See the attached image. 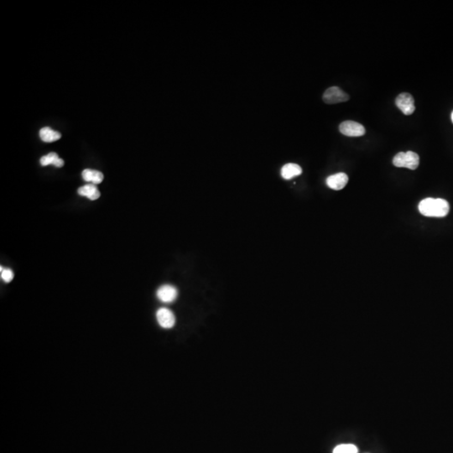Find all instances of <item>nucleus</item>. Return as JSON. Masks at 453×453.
Returning a JSON list of instances; mask_svg holds the SVG:
<instances>
[{
	"mask_svg": "<svg viewBox=\"0 0 453 453\" xmlns=\"http://www.w3.org/2000/svg\"><path fill=\"white\" fill-rule=\"evenodd\" d=\"M419 213L430 218H444L450 211L448 201L441 198H425L419 202Z\"/></svg>",
	"mask_w": 453,
	"mask_h": 453,
	"instance_id": "obj_1",
	"label": "nucleus"
},
{
	"mask_svg": "<svg viewBox=\"0 0 453 453\" xmlns=\"http://www.w3.org/2000/svg\"><path fill=\"white\" fill-rule=\"evenodd\" d=\"M419 163V155L413 151L400 152L393 159V164L396 167L408 168L410 170H415Z\"/></svg>",
	"mask_w": 453,
	"mask_h": 453,
	"instance_id": "obj_2",
	"label": "nucleus"
},
{
	"mask_svg": "<svg viewBox=\"0 0 453 453\" xmlns=\"http://www.w3.org/2000/svg\"><path fill=\"white\" fill-rule=\"evenodd\" d=\"M322 99L325 104H336L349 100V96L339 87H332L326 90Z\"/></svg>",
	"mask_w": 453,
	"mask_h": 453,
	"instance_id": "obj_3",
	"label": "nucleus"
},
{
	"mask_svg": "<svg viewBox=\"0 0 453 453\" xmlns=\"http://www.w3.org/2000/svg\"><path fill=\"white\" fill-rule=\"evenodd\" d=\"M341 134L348 137H360L365 134V129L361 123L354 121H345L339 126Z\"/></svg>",
	"mask_w": 453,
	"mask_h": 453,
	"instance_id": "obj_4",
	"label": "nucleus"
},
{
	"mask_svg": "<svg viewBox=\"0 0 453 453\" xmlns=\"http://www.w3.org/2000/svg\"><path fill=\"white\" fill-rule=\"evenodd\" d=\"M395 104L404 114H412L415 110L414 98L407 92L400 93L395 99Z\"/></svg>",
	"mask_w": 453,
	"mask_h": 453,
	"instance_id": "obj_5",
	"label": "nucleus"
},
{
	"mask_svg": "<svg viewBox=\"0 0 453 453\" xmlns=\"http://www.w3.org/2000/svg\"><path fill=\"white\" fill-rule=\"evenodd\" d=\"M157 322L163 328H171L176 323V317L173 312L167 308H160L156 312Z\"/></svg>",
	"mask_w": 453,
	"mask_h": 453,
	"instance_id": "obj_6",
	"label": "nucleus"
},
{
	"mask_svg": "<svg viewBox=\"0 0 453 453\" xmlns=\"http://www.w3.org/2000/svg\"><path fill=\"white\" fill-rule=\"evenodd\" d=\"M156 295L160 302L171 303L178 297V291L173 285H165L158 289Z\"/></svg>",
	"mask_w": 453,
	"mask_h": 453,
	"instance_id": "obj_7",
	"label": "nucleus"
},
{
	"mask_svg": "<svg viewBox=\"0 0 453 453\" xmlns=\"http://www.w3.org/2000/svg\"><path fill=\"white\" fill-rule=\"evenodd\" d=\"M348 182V176L345 173H338L333 176H328L327 178V185L328 188L335 190L343 189Z\"/></svg>",
	"mask_w": 453,
	"mask_h": 453,
	"instance_id": "obj_8",
	"label": "nucleus"
},
{
	"mask_svg": "<svg viewBox=\"0 0 453 453\" xmlns=\"http://www.w3.org/2000/svg\"><path fill=\"white\" fill-rule=\"evenodd\" d=\"M77 191L80 196H86L92 201H95L100 197V191L97 188V186L94 184L85 185L83 187L79 188Z\"/></svg>",
	"mask_w": 453,
	"mask_h": 453,
	"instance_id": "obj_9",
	"label": "nucleus"
},
{
	"mask_svg": "<svg viewBox=\"0 0 453 453\" xmlns=\"http://www.w3.org/2000/svg\"><path fill=\"white\" fill-rule=\"evenodd\" d=\"M302 173V169L297 164H286L281 169V176L285 180H291Z\"/></svg>",
	"mask_w": 453,
	"mask_h": 453,
	"instance_id": "obj_10",
	"label": "nucleus"
},
{
	"mask_svg": "<svg viewBox=\"0 0 453 453\" xmlns=\"http://www.w3.org/2000/svg\"><path fill=\"white\" fill-rule=\"evenodd\" d=\"M82 178L91 184L98 185L104 181V175L100 171L86 169L82 171Z\"/></svg>",
	"mask_w": 453,
	"mask_h": 453,
	"instance_id": "obj_11",
	"label": "nucleus"
},
{
	"mask_svg": "<svg viewBox=\"0 0 453 453\" xmlns=\"http://www.w3.org/2000/svg\"><path fill=\"white\" fill-rule=\"evenodd\" d=\"M61 134L59 132L50 129L49 127H45L40 129L39 131V137L44 142L52 143L61 139Z\"/></svg>",
	"mask_w": 453,
	"mask_h": 453,
	"instance_id": "obj_12",
	"label": "nucleus"
},
{
	"mask_svg": "<svg viewBox=\"0 0 453 453\" xmlns=\"http://www.w3.org/2000/svg\"><path fill=\"white\" fill-rule=\"evenodd\" d=\"M40 164L43 166L49 165H54L56 167H62L64 165V160L59 158L58 154L55 152H50L45 156L41 157Z\"/></svg>",
	"mask_w": 453,
	"mask_h": 453,
	"instance_id": "obj_13",
	"label": "nucleus"
},
{
	"mask_svg": "<svg viewBox=\"0 0 453 453\" xmlns=\"http://www.w3.org/2000/svg\"><path fill=\"white\" fill-rule=\"evenodd\" d=\"M333 453H358V448L353 444H341L336 447Z\"/></svg>",
	"mask_w": 453,
	"mask_h": 453,
	"instance_id": "obj_14",
	"label": "nucleus"
},
{
	"mask_svg": "<svg viewBox=\"0 0 453 453\" xmlns=\"http://www.w3.org/2000/svg\"><path fill=\"white\" fill-rule=\"evenodd\" d=\"M1 279L6 283L11 282L13 279H14V272L10 268H3L1 266Z\"/></svg>",
	"mask_w": 453,
	"mask_h": 453,
	"instance_id": "obj_15",
	"label": "nucleus"
},
{
	"mask_svg": "<svg viewBox=\"0 0 453 453\" xmlns=\"http://www.w3.org/2000/svg\"><path fill=\"white\" fill-rule=\"evenodd\" d=\"M452 120H453V113H452Z\"/></svg>",
	"mask_w": 453,
	"mask_h": 453,
	"instance_id": "obj_16",
	"label": "nucleus"
}]
</instances>
